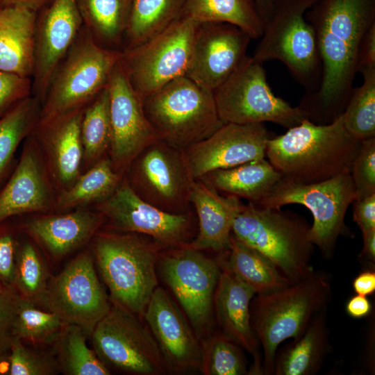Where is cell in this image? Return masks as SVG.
<instances>
[{
    "label": "cell",
    "mask_w": 375,
    "mask_h": 375,
    "mask_svg": "<svg viewBox=\"0 0 375 375\" xmlns=\"http://www.w3.org/2000/svg\"><path fill=\"white\" fill-rule=\"evenodd\" d=\"M305 17L315 31L322 74L318 90L297 107L309 121L327 124L342 115L351 96L362 41L375 25V0H317Z\"/></svg>",
    "instance_id": "obj_1"
},
{
    "label": "cell",
    "mask_w": 375,
    "mask_h": 375,
    "mask_svg": "<svg viewBox=\"0 0 375 375\" xmlns=\"http://www.w3.org/2000/svg\"><path fill=\"white\" fill-rule=\"evenodd\" d=\"M360 144L347 131L342 115L327 124L304 118L268 140L266 157L282 178L314 183L350 173Z\"/></svg>",
    "instance_id": "obj_2"
},
{
    "label": "cell",
    "mask_w": 375,
    "mask_h": 375,
    "mask_svg": "<svg viewBox=\"0 0 375 375\" xmlns=\"http://www.w3.org/2000/svg\"><path fill=\"white\" fill-rule=\"evenodd\" d=\"M90 243L110 301L143 317L158 286L161 247L145 235L111 230L98 231Z\"/></svg>",
    "instance_id": "obj_3"
},
{
    "label": "cell",
    "mask_w": 375,
    "mask_h": 375,
    "mask_svg": "<svg viewBox=\"0 0 375 375\" xmlns=\"http://www.w3.org/2000/svg\"><path fill=\"white\" fill-rule=\"evenodd\" d=\"M331 297V277L322 271L276 291L255 294L251 324L262 347V374H273L278 346L301 335L313 317L328 308Z\"/></svg>",
    "instance_id": "obj_4"
},
{
    "label": "cell",
    "mask_w": 375,
    "mask_h": 375,
    "mask_svg": "<svg viewBox=\"0 0 375 375\" xmlns=\"http://www.w3.org/2000/svg\"><path fill=\"white\" fill-rule=\"evenodd\" d=\"M306 219L291 211L249 201L235 217L232 234L269 259L291 283L313 274L315 245Z\"/></svg>",
    "instance_id": "obj_5"
},
{
    "label": "cell",
    "mask_w": 375,
    "mask_h": 375,
    "mask_svg": "<svg viewBox=\"0 0 375 375\" xmlns=\"http://www.w3.org/2000/svg\"><path fill=\"white\" fill-rule=\"evenodd\" d=\"M142 102L159 139L181 151L224 124L217 113L213 92L185 76L164 85Z\"/></svg>",
    "instance_id": "obj_6"
},
{
    "label": "cell",
    "mask_w": 375,
    "mask_h": 375,
    "mask_svg": "<svg viewBox=\"0 0 375 375\" xmlns=\"http://www.w3.org/2000/svg\"><path fill=\"white\" fill-rule=\"evenodd\" d=\"M317 0H276L253 57L263 63L278 60L302 85L315 92L322 66L315 31L305 15Z\"/></svg>",
    "instance_id": "obj_7"
},
{
    "label": "cell",
    "mask_w": 375,
    "mask_h": 375,
    "mask_svg": "<svg viewBox=\"0 0 375 375\" xmlns=\"http://www.w3.org/2000/svg\"><path fill=\"white\" fill-rule=\"evenodd\" d=\"M120 57L121 51L102 47L83 26L51 78L40 119L85 107L107 87Z\"/></svg>",
    "instance_id": "obj_8"
},
{
    "label": "cell",
    "mask_w": 375,
    "mask_h": 375,
    "mask_svg": "<svg viewBox=\"0 0 375 375\" xmlns=\"http://www.w3.org/2000/svg\"><path fill=\"white\" fill-rule=\"evenodd\" d=\"M356 200L350 173L314 183H301L282 178L269 192L256 203L271 208L297 203L309 209L313 216L310 238L322 256H333L339 237L349 234L345 215Z\"/></svg>",
    "instance_id": "obj_9"
},
{
    "label": "cell",
    "mask_w": 375,
    "mask_h": 375,
    "mask_svg": "<svg viewBox=\"0 0 375 375\" xmlns=\"http://www.w3.org/2000/svg\"><path fill=\"white\" fill-rule=\"evenodd\" d=\"M263 63L246 56L233 72L214 91V100L223 123L272 122L286 128L305 118L300 109L276 96L267 80Z\"/></svg>",
    "instance_id": "obj_10"
},
{
    "label": "cell",
    "mask_w": 375,
    "mask_h": 375,
    "mask_svg": "<svg viewBox=\"0 0 375 375\" xmlns=\"http://www.w3.org/2000/svg\"><path fill=\"white\" fill-rule=\"evenodd\" d=\"M198 24L181 17L146 42L121 51V65L142 100L171 81L185 75Z\"/></svg>",
    "instance_id": "obj_11"
},
{
    "label": "cell",
    "mask_w": 375,
    "mask_h": 375,
    "mask_svg": "<svg viewBox=\"0 0 375 375\" xmlns=\"http://www.w3.org/2000/svg\"><path fill=\"white\" fill-rule=\"evenodd\" d=\"M139 315L111 301L90 335L94 350L107 366L137 375L169 372L158 345Z\"/></svg>",
    "instance_id": "obj_12"
},
{
    "label": "cell",
    "mask_w": 375,
    "mask_h": 375,
    "mask_svg": "<svg viewBox=\"0 0 375 375\" xmlns=\"http://www.w3.org/2000/svg\"><path fill=\"white\" fill-rule=\"evenodd\" d=\"M124 176L142 199L168 212H189L194 182L183 151L161 140L145 147L132 160Z\"/></svg>",
    "instance_id": "obj_13"
},
{
    "label": "cell",
    "mask_w": 375,
    "mask_h": 375,
    "mask_svg": "<svg viewBox=\"0 0 375 375\" xmlns=\"http://www.w3.org/2000/svg\"><path fill=\"white\" fill-rule=\"evenodd\" d=\"M158 265L201 340L212 324L214 296L222 271L219 260L186 244L160 253Z\"/></svg>",
    "instance_id": "obj_14"
},
{
    "label": "cell",
    "mask_w": 375,
    "mask_h": 375,
    "mask_svg": "<svg viewBox=\"0 0 375 375\" xmlns=\"http://www.w3.org/2000/svg\"><path fill=\"white\" fill-rule=\"evenodd\" d=\"M95 267L90 249L79 253L50 278L39 306L56 313L66 324L80 326L90 337L111 307Z\"/></svg>",
    "instance_id": "obj_15"
},
{
    "label": "cell",
    "mask_w": 375,
    "mask_h": 375,
    "mask_svg": "<svg viewBox=\"0 0 375 375\" xmlns=\"http://www.w3.org/2000/svg\"><path fill=\"white\" fill-rule=\"evenodd\" d=\"M96 210L103 215L108 230L145 235L163 249L190 242L193 229L190 212H168L144 201L124 176L115 191L97 204Z\"/></svg>",
    "instance_id": "obj_16"
},
{
    "label": "cell",
    "mask_w": 375,
    "mask_h": 375,
    "mask_svg": "<svg viewBox=\"0 0 375 375\" xmlns=\"http://www.w3.org/2000/svg\"><path fill=\"white\" fill-rule=\"evenodd\" d=\"M111 144L108 157L115 170L124 175L136 156L159 140L149 122L140 97L131 85L120 60L108 83Z\"/></svg>",
    "instance_id": "obj_17"
},
{
    "label": "cell",
    "mask_w": 375,
    "mask_h": 375,
    "mask_svg": "<svg viewBox=\"0 0 375 375\" xmlns=\"http://www.w3.org/2000/svg\"><path fill=\"white\" fill-rule=\"evenodd\" d=\"M272 137L265 123H226L183 152L190 174L197 180L217 169L265 158Z\"/></svg>",
    "instance_id": "obj_18"
},
{
    "label": "cell",
    "mask_w": 375,
    "mask_h": 375,
    "mask_svg": "<svg viewBox=\"0 0 375 375\" xmlns=\"http://www.w3.org/2000/svg\"><path fill=\"white\" fill-rule=\"evenodd\" d=\"M251 40L245 31L231 24L199 23L185 76L213 92L245 58Z\"/></svg>",
    "instance_id": "obj_19"
},
{
    "label": "cell",
    "mask_w": 375,
    "mask_h": 375,
    "mask_svg": "<svg viewBox=\"0 0 375 375\" xmlns=\"http://www.w3.org/2000/svg\"><path fill=\"white\" fill-rule=\"evenodd\" d=\"M57 190L33 133L19 160L0 188V222L29 214L55 212Z\"/></svg>",
    "instance_id": "obj_20"
},
{
    "label": "cell",
    "mask_w": 375,
    "mask_h": 375,
    "mask_svg": "<svg viewBox=\"0 0 375 375\" xmlns=\"http://www.w3.org/2000/svg\"><path fill=\"white\" fill-rule=\"evenodd\" d=\"M83 26L77 0H53L37 12L32 95L42 103L56 68Z\"/></svg>",
    "instance_id": "obj_21"
},
{
    "label": "cell",
    "mask_w": 375,
    "mask_h": 375,
    "mask_svg": "<svg viewBox=\"0 0 375 375\" xmlns=\"http://www.w3.org/2000/svg\"><path fill=\"white\" fill-rule=\"evenodd\" d=\"M169 293L158 286L143 315L169 373L200 371L201 340Z\"/></svg>",
    "instance_id": "obj_22"
},
{
    "label": "cell",
    "mask_w": 375,
    "mask_h": 375,
    "mask_svg": "<svg viewBox=\"0 0 375 375\" xmlns=\"http://www.w3.org/2000/svg\"><path fill=\"white\" fill-rule=\"evenodd\" d=\"M85 107L40 119L33 132L57 192L72 185L82 173L81 124Z\"/></svg>",
    "instance_id": "obj_23"
},
{
    "label": "cell",
    "mask_w": 375,
    "mask_h": 375,
    "mask_svg": "<svg viewBox=\"0 0 375 375\" xmlns=\"http://www.w3.org/2000/svg\"><path fill=\"white\" fill-rule=\"evenodd\" d=\"M104 222L99 211L83 208L36 214L17 225L21 233L31 238L52 258L59 260L90 243Z\"/></svg>",
    "instance_id": "obj_24"
},
{
    "label": "cell",
    "mask_w": 375,
    "mask_h": 375,
    "mask_svg": "<svg viewBox=\"0 0 375 375\" xmlns=\"http://www.w3.org/2000/svg\"><path fill=\"white\" fill-rule=\"evenodd\" d=\"M220 267L213 308L221 332L252 356L249 374H262L260 345L251 324L250 306L256 292L226 267Z\"/></svg>",
    "instance_id": "obj_25"
},
{
    "label": "cell",
    "mask_w": 375,
    "mask_h": 375,
    "mask_svg": "<svg viewBox=\"0 0 375 375\" xmlns=\"http://www.w3.org/2000/svg\"><path fill=\"white\" fill-rule=\"evenodd\" d=\"M190 202L196 211L198 233L187 245L194 249L224 252L228 247L233 221L243 203L233 194L222 196L201 179L194 180Z\"/></svg>",
    "instance_id": "obj_26"
},
{
    "label": "cell",
    "mask_w": 375,
    "mask_h": 375,
    "mask_svg": "<svg viewBox=\"0 0 375 375\" xmlns=\"http://www.w3.org/2000/svg\"><path fill=\"white\" fill-rule=\"evenodd\" d=\"M36 17L24 7L0 8V71L32 78Z\"/></svg>",
    "instance_id": "obj_27"
},
{
    "label": "cell",
    "mask_w": 375,
    "mask_h": 375,
    "mask_svg": "<svg viewBox=\"0 0 375 375\" xmlns=\"http://www.w3.org/2000/svg\"><path fill=\"white\" fill-rule=\"evenodd\" d=\"M327 308L319 312L303 333L276 351L275 375H314L322 369L330 350Z\"/></svg>",
    "instance_id": "obj_28"
},
{
    "label": "cell",
    "mask_w": 375,
    "mask_h": 375,
    "mask_svg": "<svg viewBox=\"0 0 375 375\" xmlns=\"http://www.w3.org/2000/svg\"><path fill=\"white\" fill-rule=\"evenodd\" d=\"M281 174L265 158L210 172L201 180L217 191L257 203L281 178Z\"/></svg>",
    "instance_id": "obj_29"
},
{
    "label": "cell",
    "mask_w": 375,
    "mask_h": 375,
    "mask_svg": "<svg viewBox=\"0 0 375 375\" xmlns=\"http://www.w3.org/2000/svg\"><path fill=\"white\" fill-rule=\"evenodd\" d=\"M227 256L219 263L228 269L256 294H266L283 288L291 283L275 265L256 250L238 240L231 233Z\"/></svg>",
    "instance_id": "obj_30"
},
{
    "label": "cell",
    "mask_w": 375,
    "mask_h": 375,
    "mask_svg": "<svg viewBox=\"0 0 375 375\" xmlns=\"http://www.w3.org/2000/svg\"><path fill=\"white\" fill-rule=\"evenodd\" d=\"M134 0H77L83 26L102 47L122 51Z\"/></svg>",
    "instance_id": "obj_31"
},
{
    "label": "cell",
    "mask_w": 375,
    "mask_h": 375,
    "mask_svg": "<svg viewBox=\"0 0 375 375\" xmlns=\"http://www.w3.org/2000/svg\"><path fill=\"white\" fill-rule=\"evenodd\" d=\"M124 175L117 172L106 156L81 173L69 188L57 192L55 212L88 208L108 199Z\"/></svg>",
    "instance_id": "obj_32"
},
{
    "label": "cell",
    "mask_w": 375,
    "mask_h": 375,
    "mask_svg": "<svg viewBox=\"0 0 375 375\" xmlns=\"http://www.w3.org/2000/svg\"><path fill=\"white\" fill-rule=\"evenodd\" d=\"M186 1L134 0L122 51L146 42L180 19Z\"/></svg>",
    "instance_id": "obj_33"
},
{
    "label": "cell",
    "mask_w": 375,
    "mask_h": 375,
    "mask_svg": "<svg viewBox=\"0 0 375 375\" xmlns=\"http://www.w3.org/2000/svg\"><path fill=\"white\" fill-rule=\"evenodd\" d=\"M199 23L224 22L260 38L263 22L253 0H187L182 16Z\"/></svg>",
    "instance_id": "obj_34"
},
{
    "label": "cell",
    "mask_w": 375,
    "mask_h": 375,
    "mask_svg": "<svg viewBox=\"0 0 375 375\" xmlns=\"http://www.w3.org/2000/svg\"><path fill=\"white\" fill-rule=\"evenodd\" d=\"M41 110V101L31 95L0 118V188L15 165L14 157L19 145L35 128Z\"/></svg>",
    "instance_id": "obj_35"
},
{
    "label": "cell",
    "mask_w": 375,
    "mask_h": 375,
    "mask_svg": "<svg viewBox=\"0 0 375 375\" xmlns=\"http://www.w3.org/2000/svg\"><path fill=\"white\" fill-rule=\"evenodd\" d=\"M86 331L66 324L51 344L58 369L67 375H108V367L87 344Z\"/></svg>",
    "instance_id": "obj_36"
},
{
    "label": "cell",
    "mask_w": 375,
    "mask_h": 375,
    "mask_svg": "<svg viewBox=\"0 0 375 375\" xmlns=\"http://www.w3.org/2000/svg\"><path fill=\"white\" fill-rule=\"evenodd\" d=\"M109 101L107 85L84 108L81 124L82 172L108 156L111 144Z\"/></svg>",
    "instance_id": "obj_37"
},
{
    "label": "cell",
    "mask_w": 375,
    "mask_h": 375,
    "mask_svg": "<svg viewBox=\"0 0 375 375\" xmlns=\"http://www.w3.org/2000/svg\"><path fill=\"white\" fill-rule=\"evenodd\" d=\"M66 324L56 313L14 292L13 334L22 342L51 344Z\"/></svg>",
    "instance_id": "obj_38"
},
{
    "label": "cell",
    "mask_w": 375,
    "mask_h": 375,
    "mask_svg": "<svg viewBox=\"0 0 375 375\" xmlns=\"http://www.w3.org/2000/svg\"><path fill=\"white\" fill-rule=\"evenodd\" d=\"M360 73L363 82L353 88L342 117L347 131L362 141L375 138V67Z\"/></svg>",
    "instance_id": "obj_39"
},
{
    "label": "cell",
    "mask_w": 375,
    "mask_h": 375,
    "mask_svg": "<svg viewBox=\"0 0 375 375\" xmlns=\"http://www.w3.org/2000/svg\"><path fill=\"white\" fill-rule=\"evenodd\" d=\"M49 274L45 262L30 241H19L17 248L13 290L20 297L40 306Z\"/></svg>",
    "instance_id": "obj_40"
},
{
    "label": "cell",
    "mask_w": 375,
    "mask_h": 375,
    "mask_svg": "<svg viewBox=\"0 0 375 375\" xmlns=\"http://www.w3.org/2000/svg\"><path fill=\"white\" fill-rule=\"evenodd\" d=\"M205 375L249 374L243 349L222 332L201 340Z\"/></svg>",
    "instance_id": "obj_41"
},
{
    "label": "cell",
    "mask_w": 375,
    "mask_h": 375,
    "mask_svg": "<svg viewBox=\"0 0 375 375\" xmlns=\"http://www.w3.org/2000/svg\"><path fill=\"white\" fill-rule=\"evenodd\" d=\"M8 360L9 375H51L60 372L53 354L33 349L17 337L10 343Z\"/></svg>",
    "instance_id": "obj_42"
},
{
    "label": "cell",
    "mask_w": 375,
    "mask_h": 375,
    "mask_svg": "<svg viewBox=\"0 0 375 375\" xmlns=\"http://www.w3.org/2000/svg\"><path fill=\"white\" fill-rule=\"evenodd\" d=\"M350 175L356 199L375 194V138L361 141L360 149L351 165Z\"/></svg>",
    "instance_id": "obj_43"
},
{
    "label": "cell",
    "mask_w": 375,
    "mask_h": 375,
    "mask_svg": "<svg viewBox=\"0 0 375 375\" xmlns=\"http://www.w3.org/2000/svg\"><path fill=\"white\" fill-rule=\"evenodd\" d=\"M13 219L0 222V283L11 290H13L16 255L21 232Z\"/></svg>",
    "instance_id": "obj_44"
},
{
    "label": "cell",
    "mask_w": 375,
    "mask_h": 375,
    "mask_svg": "<svg viewBox=\"0 0 375 375\" xmlns=\"http://www.w3.org/2000/svg\"><path fill=\"white\" fill-rule=\"evenodd\" d=\"M31 95V78L0 71V118Z\"/></svg>",
    "instance_id": "obj_45"
},
{
    "label": "cell",
    "mask_w": 375,
    "mask_h": 375,
    "mask_svg": "<svg viewBox=\"0 0 375 375\" xmlns=\"http://www.w3.org/2000/svg\"><path fill=\"white\" fill-rule=\"evenodd\" d=\"M14 292L0 291V353H8L14 338L12 328Z\"/></svg>",
    "instance_id": "obj_46"
},
{
    "label": "cell",
    "mask_w": 375,
    "mask_h": 375,
    "mask_svg": "<svg viewBox=\"0 0 375 375\" xmlns=\"http://www.w3.org/2000/svg\"><path fill=\"white\" fill-rule=\"evenodd\" d=\"M353 219L362 235L375 230V194L353 203Z\"/></svg>",
    "instance_id": "obj_47"
},
{
    "label": "cell",
    "mask_w": 375,
    "mask_h": 375,
    "mask_svg": "<svg viewBox=\"0 0 375 375\" xmlns=\"http://www.w3.org/2000/svg\"><path fill=\"white\" fill-rule=\"evenodd\" d=\"M357 66L358 73L375 67V25L369 29L362 41Z\"/></svg>",
    "instance_id": "obj_48"
},
{
    "label": "cell",
    "mask_w": 375,
    "mask_h": 375,
    "mask_svg": "<svg viewBox=\"0 0 375 375\" xmlns=\"http://www.w3.org/2000/svg\"><path fill=\"white\" fill-rule=\"evenodd\" d=\"M372 303L367 297L355 295L346 303L345 310L351 317L361 319L369 316L372 312Z\"/></svg>",
    "instance_id": "obj_49"
},
{
    "label": "cell",
    "mask_w": 375,
    "mask_h": 375,
    "mask_svg": "<svg viewBox=\"0 0 375 375\" xmlns=\"http://www.w3.org/2000/svg\"><path fill=\"white\" fill-rule=\"evenodd\" d=\"M353 289L356 294L369 296L375 292V272L364 269L359 273L352 282Z\"/></svg>",
    "instance_id": "obj_50"
},
{
    "label": "cell",
    "mask_w": 375,
    "mask_h": 375,
    "mask_svg": "<svg viewBox=\"0 0 375 375\" xmlns=\"http://www.w3.org/2000/svg\"><path fill=\"white\" fill-rule=\"evenodd\" d=\"M363 245L358 255L359 260L365 269L375 268V230L362 235Z\"/></svg>",
    "instance_id": "obj_51"
},
{
    "label": "cell",
    "mask_w": 375,
    "mask_h": 375,
    "mask_svg": "<svg viewBox=\"0 0 375 375\" xmlns=\"http://www.w3.org/2000/svg\"><path fill=\"white\" fill-rule=\"evenodd\" d=\"M53 0H3V6H22L36 12L49 4Z\"/></svg>",
    "instance_id": "obj_52"
},
{
    "label": "cell",
    "mask_w": 375,
    "mask_h": 375,
    "mask_svg": "<svg viewBox=\"0 0 375 375\" xmlns=\"http://www.w3.org/2000/svg\"><path fill=\"white\" fill-rule=\"evenodd\" d=\"M276 0H253L256 10L264 23L268 19Z\"/></svg>",
    "instance_id": "obj_53"
},
{
    "label": "cell",
    "mask_w": 375,
    "mask_h": 375,
    "mask_svg": "<svg viewBox=\"0 0 375 375\" xmlns=\"http://www.w3.org/2000/svg\"><path fill=\"white\" fill-rule=\"evenodd\" d=\"M8 353H0V375L8 374Z\"/></svg>",
    "instance_id": "obj_54"
},
{
    "label": "cell",
    "mask_w": 375,
    "mask_h": 375,
    "mask_svg": "<svg viewBox=\"0 0 375 375\" xmlns=\"http://www.w3.org/2000/svg\"><path fill=\"white\" fill-rule=\"evenodd\" d=\"M9 290V289L6 288L0 283V291H2V290Z\"/></svg>",
    "instance_id": "obj_55"
},
{
    "label": "cell",
    "mask_w": 375,
    "mask_h": 375,
    "mask_svg": "<svg viewBox=\"0 0 375 375\" xmlns=\"http://www.w3.org/2000/svg\"><path fill=\"white\" fill-rule=\"evenodd\" d=\"M3 6V0H0V8Z\"/></svg>",
    "instance_id": "obj_56"
}]
</instances>
